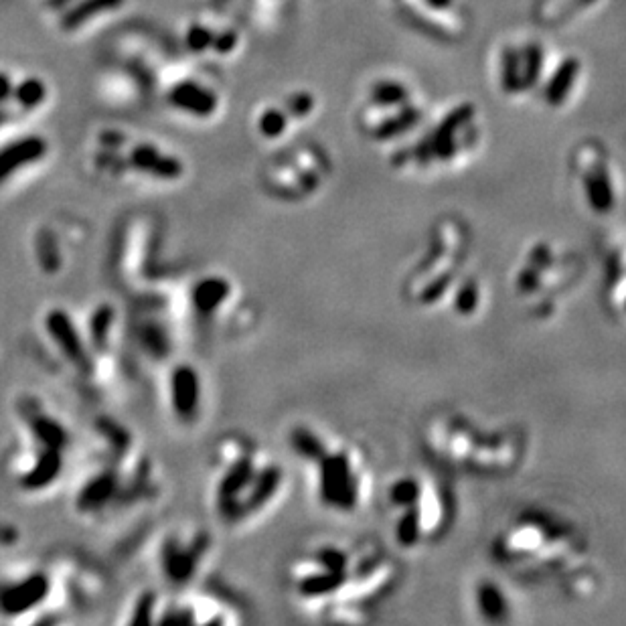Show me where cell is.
Returning <instances> with one entry per match:
<instances>
[{"label": "cell", "mask_w": 626, "mask_h": 626, "mask_svg": "<svg viewBox=\"0 0 626 626\" xmlns=\"http://www.w3.org/2000/svg\"><path fill=\"white\" fill-rule=\"evenodd\" d=\"M130 165L136 171H144V173L152 175L154 179H161V181H177L185 173V167L177 159V156L163 154L148 144H140L132 150Z\"/></svg>", "instance_id": "22"}, {"label": "cell", "mask_w": 626, "mask_h": 626, "mask_svg": "<svg viewBox=\"0 0 626 626\" xmlns=\"http://www.w3.org/2000/svg\"><path fill=\"white\" fill-rule=\"evenodd\" d=\"M580 69H582V65H580V61L576 57H568V59L562 61V65L552 75V80L547 82V88H545L547 104L560 106L568 98L570 90L574 88V84L578 80Z\"/></svg>", "instance_id": "25"}, {"label": "cell", "mask_w": 626, "mask_h": 626, "mask_svg": "<svg viewBox=\"0 0 626 626\" xmlns=\"http://www.w3.org/2000/svg\"><path fill=\"white\" fill-rule=\"evenodd\" d=\"M418 120H420V110L406 106L396 116H391V118H387L385 122L379 124V128L375 130V138L377 140H387V138L400 136L406 130H410Z\"/></svg>", "instance_id": "26"}, {"label": "cell", "mask_w": 626, "mask_h": 626, "mask_svg": "<svg viewBox=\"0 0 626 626\" xmlns=\"http://www.w3.org/2000/svg\"><path fill=\"white\" fill-rule=\"evenodd\" d=\"M286 442L294 460L304 468L310 493L323 511L353 517L369 505L375 493V475L363 446L312 422L294 424Z\"/></svg>", "instance_id": "5"}, {"label": "cell", "mask_w": 626, "mask_h": 626, "mask_svg": "<svg viewBox=\"0 0 626 626\" xmlns=\"http://www.w3.org/2000/svg\"><path fill=\"white\" fill-rule=\"evenodd\" d=\"M312 108H315V100H312V96L306 92H298L288 98V114L294 118L308 116Z\"/></svg>", "instance_id": "33"}, {"label": "cell", "mask_w": 626, "mask_h": 626, "mask_svg": "<svg viewBox=\"0 0 626 626\" xmlns=\"http://www.w3.org/2000/svg\"><path fill=\"white\" fill-rule=\"evenodd\" d=\"M171 102L173 106L195 116H211L217 110V98L209 90L191 82L177 86L171 92Z\"/></svg>", "instance_id": "24"}, {"label": "cell", "mask_w": 626, "mask_h": 626, "mask_svg": "<svg viewBox=\"0 0 626 626\" xmlns=\"http://www.w3.org/2000/svg\"><path fill=\"white\" fill-rule=\"evenodd\" d=\"M213 550L215 539L207 527L195 523L171 527L156 547V570L167 586L181 592L205 576Z\"/></svg>", "instance_id": "12"}, {"label": "cell", "mask_w": 626, "mask_h": 626, "mask_svg": "<svg viewBox=\"0 0 626 626\" xmlns=\"http://www.w3.org/2000/svg\"><path fill=\"white\" fill-rule=\"evenodd\" d=\"M41 329L53 353L63 359L67 369L77 371L82 377H94L98 373L84 327L71 317L67 308H49L41 321Z\"/></svg>", "instance_id": "15"}, {"label": "cell", "mask_w": 626, "mask_h": 626, "mask_svg": "<svg viewBox=\"0 0 626 626\" xmlns=\"http://www.w3.org/2000/svg\"><path fill=\"white\" fill-rule=\"evenodd\" d=\"M19 438L5 460L11 487L23 495L49 493L67 471V456L75 438L65 420L43 400L23 396L15 404Z\"/></svg>", "instance_id": "8"}, {"label": "cell", "mask_w": 626, "mask_h": 626, "mask_svg": "<svg viewBox=\"0 0 626 626\" xmlns=\"http://www.w3.org/2000/svg\"><path fill=\"white\" fill-rule=\"evenodd\" d=\"M586 274L582 254L550 240L529 244L511 270V294L531 321L545 323L562 308Z\"/></svg>", "instance_id": "9"}, {"label": "cell", "mask_w": 626, "mask_h": 626, "mask_svg": "<svg viewBox=\"0 0 626 626\" xmlns=\"http://www.w3.org/2000/svg\"><path fill=\"white\" fill-rule=\"evenodd\" d=\"M288 120H286V112H282V110H276V108H272V110H266L262 116H260V132L266 136V138H278V136H282L284 132H286V124Z\"/></svg>", "instance_id": "31"}, {"label": "cell", "mask_w": 626, "mask_h": 626, "mask_svg": "<svg viewBox=\"0 0 626 626\" xmlns=\"http://www.w3.org/2000/svg\"><path fill=\"white\" fill-rule=\"evenodd\" d=\"M43 98H45V86L39 80H27L17 90V100L25 108H33V106L41 104Z\"/></svg>", "instance_id": "32"}, {"label": "cell", "mask_w": 626, "mask_h": 626, "mask_svg": "<svg viewBox=\"0 0 626 626\" xmlns=\"http://www.w3.org/2000/svg\"><path fill=\"white\" fill-rule=\"evenodd\" d=\"M600 298L612 323H624L626 300V254L622 236L612 238L600 258Z\"/></svg>", "instance_id": "17"}, {"label": "cell", "mask_w": 626, "mask_h": 626, "mask_svg": "<svg viewBox=\"0 0 626 626\" xmlns=\"http://www.w3.org/2000/svg\"><path fill=\"white\" fill-rule=\"evenodd\" d=\"M45 152H47V142L37 136L23 138L15 144L5 146L3 150H0V183H5L21 167L41 161Z\"/></svg>", "instance_id": "23"}, {"label": "cell", "mask_w": 626, "mask_h": 626, "mask_svg": "<svg viewBox=\"0 0 626 626\" xmlns=\"http://www.w3.org/2000/svg\"><path fill=\"white\" fill-rule=\"evenodd\" d=\"M471 608L483 624H509L515 616L513 596L499 580L489 576L473 582Z\"/></svg>", "instance_id": "19"}, {"label": "cell", "mask_w": 626, "mask_h": 626, "mask_svg": "<svg viewBox=\"0 0 626 626\" xmlns=\"http://www.w3.org/2000/svg\"><path fill=\"white\" fill-rule=\"evenodd\" d=\"M165 402L171 418L183 428H193L203 420L207 381L199 365L191 361H175L167 369Z\"/></svg>", "instance_id": "14"}, {"label": "cell", "mask_w": 626, "mask_h": 626, "mask_svg": "<svg viewBox=\"0 0 626 626\" xmlns=\"http://www.w3.org/2000/svg\"><path fill=\"white\" fill-rule=\"evenodd\" d=\"M213 37H215V35H213L209 29H205V27H201V25H195V27H191L189 33H187V45H189L191 51H203V49L211 47Z\"/></svg>", "instance_id": "34"}, {"label": "cell", "mask_w": 626, "mask_h": 626, "mask_svg": "<svg viewBox=\"0 0 626 626\" xmlns=\"http://www.w3.org/2000/svg\"><path fill=\"white\" fill-rule=\"evenodd\" d=\"M501 73V84L507 94H515L521 90V57L513 49H507L503 53Z\"/></svg>", "instance_id": "30"}, {"label": "cell", "mask_w": 626, "mask_h": 626, "mask_svg": "<svg viewBox=\"0 0 626 626\" xmlns=\"http://www.w3.org/2000/svg\"><path fill=\"white\" fill-rule=\"evenodd\" d=\"M408 98H410L408 88L398 82H379L371 90V100L377 106H404Z\"/></svg>", "instance_id": "28"}, {"label": "cell", "mask_w": 626, "mask_h": 626, "mask_svg": "<svg viewBox=\"0 0 626 626\" xmlns=\"http://www.w3.org/2000/svg\"><path fill=\"white\" fill-rule=\"evenodd\" d=\"M485 300H487L485 284L479 278V274L473 270L471 274H466L458 282V286L452 290L444 308L450 312L454 319L471 321V319H477L481 315Z\"/></svg>", "instance_id": "21"}, {"label": "cell", "mask_w": 626, "mask_h": 626, "mask_svg": "<svg viewBox=\"0 0 626 626\" xmlns=\"http://www.w3.org/2000/svg\"><path fill=\"white\" fill-rule=\"evenodd\" d=\"M471 262V236L466 227L454 219H442L430 229L424 252L410 266L402 294L420 310H442L458 282L473 272Z\"/></svg>", "instance_id": "10"}, {"label": "cell", "mask_w": 626, "mask_h": 626, "mask_svg": "<svg viewBox=\"0 0 626 626\" xmlns=\"http://www.w3.org/2000/svg\"><path fill=\"white\" fill-rule=\"evenodd\" d=\"M104 454L84 473L73 493V509L88 519H102L134 503L156 501L161 479L156 464L146 456L126 428L98 426Z\"/></svg>", "instance_id": "6"}, {"label": "cell", "mask_w": 626, "mask_h": 626, "mask_svg": "<svg viewBox=\"0 0 626 626\" xmlns=\"http://www.w3.org/2000/svg\"><path fill=\"white\" fill-rule=\"evenodd\" d=\"M491 560L505 574L527 584H552L566 598L590 600L600 586L588 535L552 509L527 507L493 535Z\"/></svg>", "instance_id": "2"}, {"label": "cell", "mask_w": 626, "mask_h": 626, "mask_svg": "<svg viewBox=\"0 0 626 626\" xmlns=\"http://www.w3.org/2000/svg\"><path fill=\"white\" fill-rule=\"evenodd\" d=\"M426 3L436 11H446L452 7V0H426Z\"/></svg>", "instance_id": "37"}, {"label": "cell", "mask_w": 626, "mask_h": 626, "mask_svg": "<svg viewBox=\"0 0 626 626\" xmlns=\"http://www.w3.org/2000/svg\"><path fill=\"white\" fill-rule=\"evenodd\" d=\"M284 580L304 612L325 622L359 624L398 590L402 570L377 541L319 539L290 560Z\"/></svg>", "instance_id": "1"}, {"label": "cell", "mask_w": 626, "mask_h": 626, "mask_svg": "<svg viewBox=\"0 0 626 626\" xmlns=\"http://www.w3.org/2000/svg\"><path fill=\"white\" fill-rule=\"evenodd\" d=\"M183 306L193 325L205 335H242L254 329L258 321L256 306L248 300L242 286L215 270L197 276L187 286Z\"/></svg>", "instance_id": "11"}, {"label": "cell", "mask_w": 626, "mask_h": 626, "mask_svg": "<svg viewBox=\"0 0 626 626\" xmlns=\"http://www.w3.org/2000/svg\"><path fill=\"white\" fill-rule=\"evenodd\" d=\"M582 191L588 209L596 215H608L616 209V191L606 165L592 159L582 173Z\"/></svg>", "instance_id": "20"}, {"label": "cell", "mask_w": 626, "mask_h": 626, "mask_svg": "<svg viewBox=\"0 0 626 626\" xmlns=\"http://www.w3.org/2000/svg\"><path fill=\"white\" fill-rule=\"evenodd\" d=\"M9 96H11V82H9L7 75L0 73V100H5Z\"/></svg>", "instance_id": "36"}, {"label": "cell", "mask_w": 626, "mask_h": 626, "mask_svg": "<svg viewBox=\"0 0 626 626\" xmlns=\"http://www.w3.org/2000/svg\"><path fill=\"white\" fill-rule=\"evenodd\" d=\"M475 106L473 104H460L454 108L434 130L432 138L416 150L414 159L422 165L438 161V163H450L458 154V132L473 120Z\"/></svg>", "instance_id": "18"}, {"label": "cell", "mask_w": 626, "mask_h": 626, "mask_svg": "<svg viewBox=\"0 0 626 626\" xmlns=\"http://www.w3.org/2000/svg\"><path fill=\"white\" fill-rule=\"evenodd\" d=\"M211 47H213L215 51H219V53H229V51H233V49L238 47V35L227 31V33H223V35H219V37H213Z\"/></svg>", "instance_id": "35"}, {"label": "cell", "mask_w": 626, "mask_h": 626, "mask_svg": "<svg viewBox=\"0 0 626 626\" xmlns=\"http://www.w3.org/2000/svg\"><path fill=\"white\" fill-rule=\"evenodd\" d=\"M458 517L456 493L442 473L410 468L385 485L389 537L402 552H416L442 541Z\"/></svg>", "instance_id": "7"}, {"label": "cell", "mask_w": 626, "mask_h": 626, "mask_svg": "<svg viewBox=\"0 0 626 626\" xmlns=\"http://www.w3.org/2000/svg\"><path fill=\"white\" fill-rule=\"evenodd\" d=\"M242 622V608L217 590L183 592L161 608L159 624H236Z\"/></svg>", "instance_id": "16"}, {"label": "cell", "mask_w": 626, "mask_h": 626, "mask_svg": "<svg viewBox=\"0 0 626 626\" xmlns=\"http://www.w3.org/2000/svg\"><path fill=\"white\" fill-rule=\"evenodd\" d=\"M118 5H122V0H86V3H82L73 13H69L65 17L63 25H65V29H75L77 25L86 23L90 17H94L102 11L116 9Z\"/></svg>", "instance_id": "27"}, {"label": "cell", "mask_w": 626, "mask_h": 626, "mask_svg": "<svg viewBox=\"0 0 626 626\" xmlns=\"http://www.w3.org/2000/svg\"><path fill=\"white\" fill-rule=\"evenodd\" d=\"M57 592L59 580L43 566L0 572V620L45 622V614L53 612Z\"/></svg>", "instance_id": "13"}, {"label": "cell", "mask_w": 626, "mask_h": 626, "mask_svg": "<svg viewBox=\"0 0 626 626\" xmlns=\"http://www.w3.org/2000/svg\"><path fill=\"white\" fill-rule=\"evenodd\" d=\"M284 462L244 432H227L209 454V505L227 529H244L268 517L286 497Z\"/></svg>", "instance_id": "3"}, {"label": "cell", "mask_w": 626, "mask_h": 626, "mask_svg": "<svg viewBox=\"0 0 626 626\" xmlns=\"http://www.w3.org/2000/svg\"><path fill=\"white\" fill-rule=\"evenodd\" d=\"M543 69V53L539 45H529L521 57V88H533Z\"/></svg>", "instance_id": "29"}, {"label": "cell", "mask_w": 626, "mask_h": 626, "mask_svg": "<svg viewBox=\"0 0 626 626\" xmlns=\"http://www.w3.org/2000/svg\"><path fill=\"white\" fill-rule=\"evenodd\" d=\"M420 442L440 471L485 481L515 475L529 454V436L519 424L485 422L458 410L430 416Z\"/></svg>", "instance_id": "4"}]
</instances>
